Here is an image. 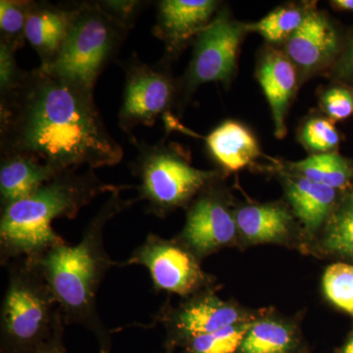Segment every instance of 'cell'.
I'll return each mask as SVG.
<instances>
[{
    "instance_id": "obj_27",
    "label": "cell",
    "mask_w": 353,
    "mask_h": 353,
    "mask_svg": "<svg viewBox=\"0 0 353 353\" xmlns=\"http://www.w3.org/2000/svg\"><path fill=\"white\" fill-rule=\"evenodd\" d=\"M323 289L334 306L353 317V265L329 266L323 277Z\"/></svg>"
},
{
    "instance_id": "obj_16",
    "label": "cell",
    "mask_w": 353,
    "mask_h": 353,
    "mask_svg": "<svg viewBox=\"0 0 353 353\" xmlns=\"http://www.w3.org/2000/svg\"><path fill=\"white\" fill-rule=\"evenodd\" d=\"M205 141L211 157L226 171H240L262 154L256 137L239 121L221 123Z\"/></svg>"
},
{
    "instance_id": "obj_8",
    "label": "cell",
    "mask_w": 353,
    "mask_h": 353,
    "mask_svg": "<svg viewBox=\"0 0 353 353\" xmlns=\"http://www.w3.org/2000/svg\"><path fill=\"white\" fill-rule=\"evenodd\" d=\"M167 62L157 66L131 58L123 63L126 80L119 112V126L130 134L138 126L152 127L162 115L170 112L178 99V83Z\"/></svg>"
},
{
    "instance_id": "obj_29",
    "label": "cell",
    "mask_w": 353,
    "mask_h": 353,
    "mask_svg": "<svg viewBox=\"0 0 353 353\" xmlns=\"http://www.w3.org/2000/svg\"><path fill=\"white\" fill-rule=\"evenodd\" d=\"M27 72L16 63L15 51L6 44L0 43V97L15 90L25 78Z\"/></svg>"
},
{
    "instance_id": "obj_9",
    "label": "cell",
    "mask_w": 353,
    "mask_h": 353,
    "mask_svg": "<svg viewBox=\"0 0 353 353\" xmlns=\"http://www.w3.org/2000/svg\"><path fill=\"white\" fill-rule=\"evenodd\" d=\"M126 263L143 265L150 271L155 289L182 296L199 292L206 282L196 255L187 246L157 234H150Z\"/></svg>"
},
{
    "instance_id": "obj_24",
    "label": "cell",
    "mask_w": 353,
    "mask_h": 353,
    "mask_svg": "<svg viewBox=\"0 0 353 353\" xmlns=\"http://www.w3.org/2000/svg\"><path fill=\"white\" fill-rule=\"evenodd\" d=\"M252 324L240 323L214 333L201 334L183 343L185 353H239Z\"/></svg>"
},
{
    "instance_id": "obj_14",
    "label": "cell",
    "mask_w": 353,
    "mask_h": 353,
    "mask_svg": "<svg viewBox=\"0 0 353 353\" xmlns=\"http://www.w3.org/2000/svg\"><path fill=\"white\" fill-rule=\"evenodd\" d=\"M255 77L270 106L276 138L284 139L285 118L301 82L299 70L284 50L267 46L260 52Z\"/></svg>"
},
{
    "instance_id": "obj_18",
    "label": "cell",
    "mask_w": 353,
    "mask_h": 353,
    "mask_svg": "<svg viewBox=\"0 0 353 353\" xmlns=\"http://www.w3.org/2000/svg\"><path fill=\"white\" fill-rule=\"evenodd\" d=\"M284 185L290 208L309 231H316L326 223L338 203V190L303 176L292 174Z\"/></svg>"
},
{
    "instance_id": "obj_20",
    "label": "cell",
    "mask_w": 353,
    "mask_h": 353,
    "mask_svg": "<svg viewBox=\"0 0 353 353\" xmlns=\"http://www.w3.org/2000/svg\"><path fill=\"white\" fill-rule=\"evenodd\" d=\"M290 171L336 190L347 189L353 178L352 167L336 152L310 155L290 164Z\"/></svg>"
},
{
    "instance_id": "obj_23",
    "label": "cell",
    "mask_w": 353,
    "mask_h": 353,
    "mask_svg": "<svg viewBox=\"0 0 353 353\" xmlns=\"http://www.w3.org/2000/svg\"><path fill=\"white\" fill-rule=\"evenodd\" d=\"M324 248L353 262V190L338 201L327 219Z\"/></svg>"
},
{
    "instance_id": "obj_1",
    "label": "cell",
    "mask_w": 353,
    "mask_h": 353,
    "mask_svg": "<svg viewBox=\"0 0 353 353\" xmlns=\"http://www.w3.org/2000/svg\"><path fill=\"white\" fill-rule=\"evenodd\" d=\"M1 155H24L57 173L114 166L124 157L109 134L94 94L41 68L0 97Z\"/></svg>"
},
{
    "instance_id": "obj_15",
    "label": "cell",
    "mask_w": 353,
    "mask_h": 353,
    "mask_svg": "<svg viewBox=\"0 0 353 353\" xmlns=\"http://www.w3.org/2000/svg\"><path fill=\"white\" fill-rule=\"evenodd\" d=\"M76 4L57 6L32 1L26 27V41L41 58L39 68H46L57 58L75 14Z\"/></svg>"
},
{
    "instance_id": "obj_3",
    "label": "cell",
    "mask_w": 353,
    "mask_h": 353,
    "mask_svg": "<svg viewBox=\"0 0 353 353\" xmlns=\"http://www.w3.org/2000/svg\"><path fill=\"white\" fill-rule=\"evenodd\" d=\"M122 187L106 185L94 169L58 174L32 196L1 209L0 256L1 263L14 260L36 259L65 243L53 230L58 218H75L94 197Z\"/></svg>"
},
{
    "instance_id": "obj_34",
    "label": "cell",
    "mask_w": 353,
    "mask_h": 353,
    "mask_svg": "<svg viewBox=\"0 0 353 353\" xmlns=\"http://www.w3.org/2000/svg\"><path fill=\"white\" fill-rule=\"evenodd\" d=\"M336 353H353V330Z\"/></svg>"
},
{
    "instance_id": "obj_28",
    "label": "cell",
    "mask_w": 353,
    "mask_h": 353,
    "mask_svg": "<svg viewBox=\"0 0 353 353\" xmlns=\"http://www.w3.org/2000/svg\"><path fill=\"white\" fill-rule=\"evenodd\" d=\"M320 108L333 122L347 119L353 115V90L343 85L327 88L320 97Z\"/></svg>"
},
{
    "instance_id": "obj_17",
    "label": "cell",
    "mask_w": 353,
    "mask_h": 353,
    "mask_svg": "<svg viewBox=\"0 0 353 353\" xmlns=\"http://www.w3.org/2000/svg\"><path fill=\"white\" fill-rule=\"evenodd\" d=\"M48 165L24 155H1L0 202L1 209L22 201L58 175Z\"/></svg>"
},
{
    "instance_id": "obj_22",
    "label": "cell",
    "mask_w": 353,
    "mask_h": 353,
    "mask_svg": "<svg viewBox=\"0 0 353 353\" xmlns=\"http://www.w3.org/2000/svg\"><path fill=\"white\" fill-rule=\"evenodd\" d=\"M296 345V334L288 325L262 320L252 324L239 353H290Z\"/></svg>"
},
{
    "instance_id": "obj_6",
    "label": "cell",
    "mask_w": 353,
    "mask_h": 353,
    "mask_svg": "<svg viewBox=\"0 0 353 353\" xmlns=\"http://www.w3.org/2000/svg\"><path fill=\"white\" fill-rule=\"evenodd\" d=\"M132 143L139 150L132 171L141 181L139 199L159 217L190 203L219 175L192 166L189 153L176 143L150 145L136 139Z\"/></svg>"
},
{
    "instance_id": "obj_33",
    "label": "cell",
    "mask_w": 353,
    "mask_h": 353,
    "mask_svg": "<svg viewBox=\"0 0 353 353\" xmlns=\"http://www.w3.org/2000/svg\"><path fill=\"white\" fill-rule=\"evenodd\" d=\"M331 6L336 10L353 12V0H334Z\"/></svg>"
},
{
    "instance_id": "obj_4",
    "label": "cell",
    "mask_w": 353,
    "mask_h": 353,
    "mask_svg": "<svg viewBox=\"0 0 353 353\" xmlns=\"http://www.w3.org/2000/svg\"><path fill=\"white\" fill-rule=\"evenodd\" d=\"M0 319L2 353H32L63 331L60 304L32 260L10 262Z\"/></svg>"
},
{
    "instance_id": "obj_12",
    "label": "cell",
    "mask_w": 353,
    "mask_h": 353,
    "mask_svg": "<svg viewBox=\"0 0 353 353\" xmlns=\"http://www.w3.org/2000/svg\"><path fill=\"white\" fill-rule=\"evenodd\" d=\"M283 46L303 81L333 63L340 50V38L328 15L314 7Z\"/></svg>"
},
{
    "instance_id": "obj_30",
    "label": "cell",
    "mask_w": 353,
    "mask_h": 353,
    "mask_svg": "<svg viewBox=\"0 0 353 353\" xmlns=\"http://www.w3.org/2000/svg\"><path fill=\"white\" fill-rule=\"evenodd\" d=\"M97 3L114 20L117 21L130 31V29L134 27L139 14L148 6V2L137 1V0H134V1L132 0H125V1L124 0L123 1L108 0V1H97Z\"/></svg>"
},
{
    "instance_id": "obj_10",
    "label": "cell",
    "mask_w": 353,
    "mask_h": 353,
    "mask_svg": "<svg viewBox=\"0 0 353 353\" xmlns=\"http://www.w3.org/2000/svg\"><path fill=\"white\" fill-rule=\"evenodd\" d=\"M214 181L208 183L190 202L182 243L196 256H206L236 238L234 214L230 210L225 196L213 188Z\"/></svg>"
},
{
    "instance_id": "obj_21",
    "label": "cell",
    "mask_w": 353,
    "mask_h": 353,
    "mask_svg": "<svg viewBox=\"0 0 353 353\" xmlns=\"http://www.w3.org/2000/svg\"><path fill=\"white\" fill-rule=\"evenodd\" d=\"M314 4H285L274 9L259 22L248 24V32L261 34L269 46L284 44L303 24Z\"/></svg>"
},
{
    "instance_id": "obj_13",
    "label": "cell",
    "mask_w": 353,
    "mask_h": 353,
    "mask_svg": "<svg viewBox=\"0 0 353 353\" xmlns=\"http://www.w3.org/2000/svg\"><path fill=\"white\" fill-rule=\"evenodd\" d=\"M240 309L211 294L190 299L166 317L168 345H182L201 334L245 323Z\"/></svg>"
},
{
    "instance_id": "obj_31",
    "label": "cell",
    "mask_w": 353,
    "mask_h": 353,
    "mask_svg": "<svg viewBox=\"0 0 353 353\" xmlns=\"http://www.w3.org/2000/svg\"><path fill=\"white\" fill-rule=\"evenodd\" d=\"M334 74L338 78L353 83V39L350 41L347 51L336 62Z\"/></svg>"
},
{
    "instance_id": "obj_25",
    "label": "cell",
    "mask_w": 353,
    "mask_h": 353,
    "mask_svg": "<svg viewBox=\"0 0 353 353\" xmlns=\"http://www.w3.org/2000/svg\"><path fill=\"white\" fill-rule=\"evenodd\" d=\"M32 1H0V43L17 51L26 41V27Z\"/></svg>"
},
{
    "instance_id": "obj_26",
    "label": "cell",
    "mask_w": 353,
    "mask_h": 353,
    "mask_svg": "<svg viewBox=\"0 0 353 353\" xmlns=\"http://www.w3.org/2000/svg\"><path fill=\"white\" fill-rule=\"evenodd\" d=\"M297 138L311 155L334 152L341 141L334 122L322 116H312L304 121Z\"/></svg>"
},
{
    "instance_id": "obj_7",
    "label": "cell",
    "mask_w": 353,
    "mask_h": 353,
    "mask_svg": "<svg viewBox=\"0 0 353 353\" xmlns=\"http://www.w3.org/2000/svg\"><path fill=\"white\" fill-rule=\"evenodd\" d=\"M248 24L231 17L224 8L194 39V54L185 76L178 83L182 103L204 83L229 85L236 73V61Z\"/></svg>"
},
{
    "instance_id": "obj_19",
    "label": "cell",
    "mask_w": 353,
    "mask_h": 353,
    "mask_svg": "<svg viewBox=\"0 0 353 353\" xmlns=\"http://www.w3.org/2000/svg\"><path fill=\"white\" fill-rule=\"evenodd\" d=\"M238 231L253 243H273L289 234L292 216L282 204H254L234 213Z\"/></svg>"
},
{
    "instance_id": "obj_11",
    "label": "cell",
    "mask_w": 353,
    "mask_h": 353,
    "mask_svg": "<svg viewBox=\"0 0 353 353\" xmlns=\"http://www.w3.org/2000/svg\"><path fill=\"white\" fill-rule=\"evenodd\" d=\"M220 9L215 0H162L158 2L153 34L163 41L165 58L169 62L214 19Z\"/></svg>"
},
{
    "instance_id": "obj_32",
    "label": "cell",
    "mask_w": 353,
    "mask_h": 353,
    "mask_svg": "<svg viewBox=\"0 0 353 353\" xmlns=\"http://www.w3.org/2000/svg\"><path fill=\"white\" fill-rule=\"evenodd\" d=\"M62 334H63V331L58 332L52 338L39 345L32 353H67L63 345V341H62Z\"/></svg>"
},
{
    "instance_id": "obj_2",
    "label": "cell",
    "mask_w": 353,
    "mask_h": 353,
    "mask_svg": "<svg viewBox=\"0 0 353 353\" xmlns=\"http://www.w3.org/2000/svg\"><path fill=\"white\" fill-rule=\"evenodd\" d=\"M121 189L111 192L80 243H64L41 256L31 259L39 267L63 312L65 323H77L92 330L101 343V353H109L108 334L97 313L99 285L113 265L103 245V230L108 221L131 205L120 196Z\"/></svg>"
},
{
    "instance_id": "obj_5",
    "label": "cell",
    "mask_w": 353,
    "mask_h": 353,
    "mask_svg": "<svg viewBox=\"0 0 353 353\" xmlns=\"http://www.w3.org/2000/svg\"><path fill=\"white\" fill-rule=\"evenodd\" d=\"M128 32L97 1L76 4L59 53L50 66L41 69L94 94L97 79L117 54Z\"/></svg>"
}]
</instances>
